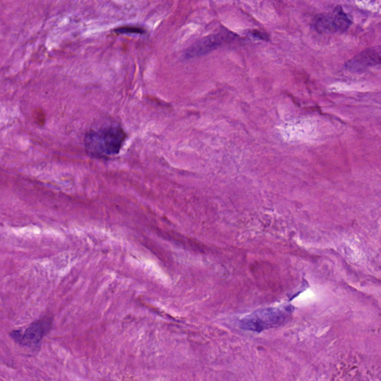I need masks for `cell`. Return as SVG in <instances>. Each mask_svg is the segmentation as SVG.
<instances>
[{"label": "cell", "mask_w": 381, "mask_h": 381, "mask_svg": "<svg viewBox=\"0 0 381 381\" xmlns=\"http://www.w3.org/2000/svg\"><path fill=\"white\" fill-rule=\"evenodd\" d=\"M126 138L125 132L118 126L91 130L85 135V151L93 158L108 159L120 152Z\"/></svg>", "instance_id": "1"}, {"label": "cell", "mask_w": 381, "mask_h": 381, "mask_svg": "<svg viewBox=\"0 0 381 381\" xmlns=\"http://www.w3.org/2000/svg\"><path fill=\"white\" fill-rule=\"evenodd\" d=\"M53 318L45 316L31 323L25 330L11 332V338L20 346L37 349L40 347L42 339L50 333L53 327Z\"/></svg>", "instance_id": "2"}, {"label": "cell", "mask_w": 381, "mask_h": 381, "mask_svg": "<svg viewBox=\"0 0 381 381\" xmlns=\"http://www.w3.org/2000/svg\"><path fill=\"white\" fill-rule=\"evenodd\" d=\"M351 17L338 6L330 14H321L313 20L315 30L320 34L345 32L352 26Z\"/></svg>", "instance_id": "3"}, {"label": "cell", "mask_w": 381, "mask_h": 381, "mask_svg": "<svg viewBox=\"0 0 381 381\" xmlns=\"http://www.w3.org/2000/svg\"><path fill=\"white\" fill-rule=\"evenodd\" d=\"M237 37V34L229 30L223 28L220 32L211 34L195 42L185 52L184 57L187 59H190L203 56L228 42H232Z\"/></svg>", "instance_id": "4"}, {"label": "cell", "mask_w": 381, "mask_h": 381, "mask_svg": "<svg viewBox=\"0 0 381 381\" xmlns=\"http://www.w3.org/2000/svg\"><path fill=\"white\" fill-rule=\"evenodd\" d=\"M380 55L375 49H366L345 64L346 70L362 72L380 64Z\"/></svg>", "instance_id": "5"}, {"label": "cell", "mask_w": 381, "mask_h": 381, "mask_svg": "<svg viewBox=\"0 0 381 381\" xmlns=\"http://www.w3.org/2000/svg\"><path fill=\"white\" fill-rule=\"evenodd\" d=\"M115 31L118 34H145L146 33L145 28L136 26H122L115 29Z\"/></svg>", "instance_id": "6"}, {"label": "cell", "mask_w": 381, "mask_h": 381, "mask_svg": "<svg viewBox=\"0 0 381 381\" xmlns=\"http://www.w3.org/2000/svg\"><path fill=\"white\" fill-rule=\"evenodd\" d=\"M249 34L252 37H254V38L259 39V40L267 41V42L270 40V36H269L268 34L259 31V30H253V31H250Z\"/></svg>", "instance_id": "7"}]
</instances>
